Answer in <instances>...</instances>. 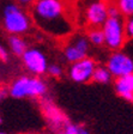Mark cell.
Here are the masks:
<instances>
[{"label": "cell", "mask_w": 133, "mask_h": 134, "mask_svg": "<svg viewBox=\"0 0 133 134\" xmlns=\"http://www.w3.org/2000/svg\"><path fill=\"white\" fill-rule=\"evenodd\" d=\"M0 122H1V117H0Z\"/></svg>", "instance_id": "d4e9b609"}, {"label": "cell", "mask_w": 133, "mask_h": 134, "mask_svg": "<svg viewBox=\"0 0 133 134\" xmlns=\"http://www.w3.org/2000/svg\"><path fill=\"white\" fill-rule=\"evenodd\" d=\"M22 62L29 74L42 77L47 73L48 59L41 49L35 47L28 48L22 56Z\"/></svg>", "instance_id": "8992f818"}, {"label": "cell", "mask_w": 133, "mask_h": 134, "mask_svg": "<svg viewBox=\"0 0 133 134\" xmlns=\"http://www.w3.org/2000/svg\"><path fill=\"white\" fill-rule=\"evenodd\" d=\"M105 67L113 78H120L122 75L133 73V60L124 52L115 50L108 58Z\"/></svg>", "instance_id": "52a82bcc"}, {"label": "cell", "mask_w": 133, "mask_h": 134, "mask_svg": "<svg viewBox=\"0 0 133 134\" xmlns=\"http://www.w3.org/2000/svg\"><path fill=\"white\" fill-rule=\"evenodd\" d=\"M113 79L110 72L105 66H96L94 73H92L91 80L98 84H109Z\"/></svg>", "instance_id": "4fadbf2b"}, {"label": "cell", "mask_w": 133, "mask_h": 134, "mask_svg": "<svg viewBox=\"0 0 133 134\" xmlns=\"http://www.w3.org/2000/svg\"><path fill=\"white\" fill-rule=\"evenodd\" d=\"M86 37H88L90 44H94L96 47L104 44V36H103V31L101 28H91Z\"/></svg>", "instance_id": "5bb4252c"}, {"label": "cell", "mask_w": 133, "mask_h": 134, "mask_svg": "<svg viewBox=\"0 0 133 134\" xmlns=\"http://www.w3.org/2000/svg\"><path fill=\"white\" fill-rule=\"evenodd\" d=\"M90 49V42L84 35H77L64 47V58L67 62H73L86 58Z\"/></svg>", "instance_id": "ba28073f"}, {"label": "cell", "mask_w": 133, "mask_h": 134, "mask_svg": "<svg viewBox=\"0 0 133 134\" xmlns=\"http://www.w3.org/2000/svg\"><path fill=\"white\" fill-rule=\"evenodd\" d=\"M3 26L10 35L26 34L31 26V18L17 4H8L3 11Z\"/></svg>", "instance_id": "3957f363"}, {"label": "cell", "mask_w": 133, "mask_h": 134, "mask_svg": "<svg viewBox=\"0 0 133 134\" xmlns=\"http://www.w3.org/2000/svg\"><path fill=\"white\" fill-rule=\"evenodd\" d=\"M60 134H90V132L85 126L79 125V123H73L70 121L64 127Z\"/></svg>", "instance_id": "9a60e30c"}, {"label": "cell", "mask_w": 133, "mask_h": 134, "mask_svg": "<svg viewBox=\"0 0 133 134\" xmlns=\"http://www.w3.org/2000/svg\"><path fill=\"white\" fill-rule=\"evenodd\" d=\"M7 90L8 96L14 99H23V98L40 99L47 95L48 85L41 77L25 74L14 79Z\"/></svg>", "instance_id": "7a4b0ae2"}, {"label": "cell", "mask_w": 133, "mask_h": 134, "mask_svg": "<svg viewBox=\"0 0 133 134\" xmlns=\"http://www.w3.org/2000/svg\"><path fill=\"white\" fill-rule=\"evenodd\" d=\"M0 60L4 62H6L8 60V50L1 43H0Z\"/></svg>", "instance_id": "ffe728a7"}, {"label": "cell", "mask_w": 133, "mask_h": 134, "mask_svg": "<svg viewBox=\"0 0 133 134\" xmlns=\"http://www.w3.org/2000/svg\"><path fill=\"white\" fill-rule=\"evenodd\" d=\"M114 89L121 98L133 103V73L115 78Z\"/></svg>", "instance_id": "8fae6325"}, {"label": "cell", "mask_w": 133, "mask_h": 134, "mask_svg": "<svg viewBox=\"0 0 133 134\" xmlns=\"http://www.w3.org/2000/svg\"><path fill=\"white\" fill-rule=\"evenodd\" d=\"M17 1H18L20 5L26 6V5H31V4H34L36 0H17Z\"/></svg>", "instance_id": "7402d4cb"}, {"label": "cell", "mask_w": 133, "mask_h": 134, "mask_svg": "<svg viewBox=\"0 0 133 134\" xmlns=\"http://www.w3.org/2000/svg\"><path fill=\"white\" fill-rule=\"evenodd\" d=\"M8 97V90L5 87H0V103Z\"/></svg>", "instance_id": "44dd1931"}, {"label": "cell", "mask_w": 133, "mask_h": 134, "mask_svg": "<svg viewBox=\"0 0 133 134\" xmlns=\"http://www.w3.org/2000/svg\"><path fill=\"white\" fill-rule=\"evenodd\" d=\"M0 134H6V133H5V132H0Z\"/></svg>", "instance_id": "603a6c76"}, {"label": "cell", "mask_w": 133, "mask_h": 134, "mask_svg": "<svg viewBox=\"0 0 133 134\" xmlns=\"http://www.w3.org/2000/svg\"><path fill=\"white\" fill-rule=\"evenodd\" d=\"M40 105L50 131L55 134H60L64 127L70 122L67 115L47 96L40 98Z\"/></svg>", "instance_id": "5b68a950"}, {"label": "cell", "mask_w": 133, "mask_h": 134, "mask_svg": "<svg viewBox=\"0 0 133 134\" xmlns=\"http://www.w3.org/2000/svg\"><path fill=\"white\" fill-rule=\"evenodd\" d=\"M96 66L97 65L95 60L86 56L82 60H78V61L71 64V67L68 68V77L75 83H89V81H91L92 73H94Z\"/></svg>", "instance_id": "9c48e42d"}, {"label": "cell", "mask_w": 133, "mask_h": 134, "mask_svg": "<svg viewBox=\"0 0 133 134\" xmlns=\"http://www.w3.org/2000/svg\"><path fill=\"white\" fill-rule=\"evenodd\" d=\"M31 16L42 31L54 37H65L72 31L61 0H36L33 4Z\"/></svg>", "instance_id": "6da1fadb"}, {"label": "cell", "mask_w": 133, "mask_h": 134, "mask_svg": "<svg viewBox=\"0 0 133 134\" xmlns=\"http://www.w3.org/2000/svg\"><path fill=\"white\" fill-rule=\"evenodd\" d=\"M104 36V44L111 49L113 52L119 50L124 47L126 41V35L124 30V18H110L108 17L107 20L101 26Z\"/></svg>", "instance_id": "277c9868"}, {"label": "cell", "mask_w": 133, "mask_h": 134, "mask_svg": "<svg viewBox=\"0 0 133 134\" xmlns=\"http://www.w3.org/2000/svg\"><path fill=\"white\" fill-rule=\"evenodd\" d=\"M115 5L118 6L122 17L133 16V0H118Z\"/></svg>", "instance_id": "2e32d148"}, {"label": "cell", "mask_w": 133, "mask_h": 134, "mask_svg": "<svg viewBox=\"0 0 133 134\" xmlns=\"http://www.w3.org/2000/svg\"><path fill=\"white\" fill-rule=\"evenodd\" d=\"M28 134H37V133H28Z\"/></svg>", "instance_id": "cb8c5ba5"}, {"label": "cell", "mask_w": 133, "mask_h": 134, "mask_svg": "<svg viewBox=\"0 0 133 134\" xmlns=\"http://www.w3.org/2000/svg\"><path fill=\"white\" fill-rule=\"evenodd\" d=\"M8 48L11 53L16 56H22L28 49V44L25 40L19 35H10L8 36Z\"/></svg>", "instance_id": "7c38bea8"}, {"label": "cell", "mask_w": 133, "mask_h": 134, "mask_svg": "<svg viewBox=\"0 0 133 134\" xmlns=\"http://www.w3.org/2000/svg\"><path fill=\"white\" fill-rule=\"evenodd\" d=\"M108 18L107 4L101 0L92 1L85 10V20L91 28H101Z\"/></svg>", "instance_id": "30bf717a"}, {"label": "cell", "mask_w": 133, "mask_h": 134, "mask_svg": "<svg viewBox=\"0 0 133 134\" xmlns=\"http://www.w3.org/2000/svg\"><path fill=\"white\" fill-rule=\"evenodd\" d=\"M124 30L126 38L133 40V16L126 17V20H124Z\"/></svg>", "instance_id": "ac0fdd59"}, {"label": "cell", "mask_w": 133, "mask_h": 134, "mask_svg": "<svg viewBox=\"0 0 133 134\" xmlns=\"http://www.w3.org/2000/svg\"><path fill=\"white\" fill-rule=\"evenodd\" d=\"M107 12H108V17L110 18H118V17H122L120 13L119 8L115 4H110V5H107Z\"/></svg>", "instance_id": "d6986e66"}, {"label": "cell", "mask_w": 133, "mask_h": 134, "mask_svg": "<svg viewBox=\"0 0 133 134\" xmlns=\"http://www.w3.org/2000/svg\"><path fill=\"white\" fill-rule=\"evenodd\" d=\"M47 73L52 77V78H61L64 74V70L59 64H52L48 65Z\"/></svg>", "instance_id": "e0dca14e"}]
</instances>
